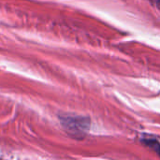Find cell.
<instances>
[{
    "label": "cell",
    "instance_id": "cell-3",
    "mask_svg": "<svg viewBox=\"0 0 160 160\" xmlns=\"http://www.w3.org/2000/svg\"><path fill=\"white\" fill-rule=\"evenodd\" d=\"M150 2L160 9V0H150Z\"/></svg>",
    "mask_w": 160,
    "mask_h": 160
},
{
    "label": "cell",
    "instance_id": "cell-1",
    "mask_svg": "<svg viewBox=\"0 0 160 160\" xmlns=\"http://www.w3.org/2000/svg\"><path fill=\"white\" fill-rule=\"evenodd\" d=\"M61 124L69 135L76 138L83 137L90 128V120L84 116H64Z\"/></svg>",
    "mask_w": 160,
    "mask_h": 160
},
{
    "label": "cell",
    "instance_id": "cell-2",
    "mask_svg": "<svg viewBox=\"0 0 160 160\" xmlns=\"http://www.w3.org/2000/svg\"><path fill=\"white\" fill-rule=\"evenodd\" d=\"M144 144L148 147H150L152 150H154L156 153H158L160 157V143L155 140H145Z\"/></svg>",
    "mask_w": 160,
    "mask_h": 160
}]
</instances>
